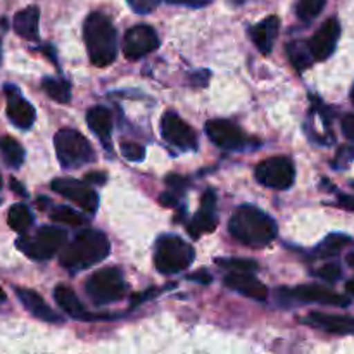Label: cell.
Here are the masks:
<instances>
[{
    "instance_id": "2e32d148",
    "label": "cell",
    "mask_w": 354,
    "mask_h": 354,
    "mask_svg": "<svg viewBox=\"0 0 354 354\" xmlns=\"http://www.w3.org/2000/svg\"><path fill=\"white\" fill-rule=\"evenodd\" d=\"M225 286L228 289L235 290V292L242 294L245 297H251L256 301H266L268 299V289L263 282L251 275V273L242 272H232L230 275L225 277Z\"/></svg>"
},
{
    "instance_id": "ac0fdd59",
    "label": "cell",
    "mask_w": 354,
    "mask_h": 354,
    "mask_svg": "<svg viewBox=\"0 0 354 354\" xmlns=\"http://www.w3.org/2000/svg\"><path fill=\"white\" fill-rule=\"evenodd\" d=\"M16 296L17 299L21 301V304H23L35 318H38V320L48 322V324H62V322H64L61 315L55 313V311L45 303L44 297H41L40 294L35 292V290L16 289Z\"/></svg>"
},
{
    "instance_id": "cb8c5ba5",
    "label": "cell",
    "mask_w": 354,
    "mask_h": 354,
    "mask_svg": "<svg viewBox=\"0 0 354 354\" xmlns=\"http://www.w3.org/2000/svg\"><path fill=\"white\" fill-rule=\"evenodd\" d=\"M287 55H289L290 62L294 64V68L297 71H304V69L310 68L313 64V54H311L310 47H308V41L303 40H294L287 45Z\"/></svg>"
},
{
    "instance_id": "ba28073f",
    "label": "cell",
    "mask_w": 354,
    "mask_h": 354,
    "mask_svg": "<svg viewBox=\"0 0 354 354\" xmlns=\"http://www.w3.org/2000/svg\"><path fill=\"white\" fill-rule=\"evenodd\" d=\"M256 180L268 189L286 190L292 187L296 180V168L289 158L277 156L266 159L256 168Z\"/></svg>"
},
{
    "instance_id": "f6af8a7d",
    "label": "cell",
    "mask_w": 354,
    "mask_h": 354,
    "mask_svg": "<svg viewBox=\"0 0 354 354\" xmlns=\"http://www.w3.org/2000/svg\"><path fill=\"white\" fill-rule=\"evenodd\" d=\"M346 289H348V292L351 294V296H354V280H351V282H348Z\"/></svg>"
},
{
    "instance_id": "ee69618b",
    "label": "cell",
    "mask_w": 354,
    "mask_h": 354,
    "mask_svg": "<svg viewBox=\"0 0 354 354\" xmlns=\"http://www.w3.org/2000/svg\"><path fill=\"white\" fill-rule=\"evenodd\" d=\"M10 187H12V190L16 194H19V196L26 197V190H23V185H21V183H17L16 180H10Z\"/></svg>"
},
{
    "instance_id": "30bf717a",
    "label": "cell",
    "mask_w": 354,
    "mask_h": 354,
    "mask_svg": "<svg viewBox=\"0 0 354 354\" xmlns=\"http://www.w3.org/2000/svg\"><path fill=\"white\" fill-rule=\"evenodd\" d=\"M161 133L168 144L183 151L197 149V133L192 127L185 123L178 114L166 113L161 120Z\"/></svg>"
},
{
    "instance_id": "7402d4cb",
    "label": "cell",
    "mask_w": 354,
    "mask_h": 354,
    "mask_svg": "<svg viewBox=\"0 0 354 354\" xmlns=\"http://www.w3.org/2000/svg\"><path fill=\"white\" fill-rule=\"evenodd\" d=\"M54 299L68 317L75 318V320H92V315L85 310L82 301L78 299V296H76L69 287L66 286L55 287Z\"/></svg>"
},
{
    "instance_id": "83f0119b",
    "label": "cell",
    "mask_w": 354,
    "mask_h": 354,
    "mask_svg": "<svg viewBox=\"0 0 354 354\" xmlns=\"http://www.w3.org/2000/svg\"><path fill=\"white\" fill-rule=\"evenodd\" d=\"M41 88L47 92V95L50 97L52 100L59 104H68L71 100V92H69V85L68 82L59 78H44L41 82Z\"/></svg>"
},
{
    "instance_id": "7bdbcfd3",
    "label": "cell",
    "mask_w": 354,
    "mask_h": 354,
    "mask_svg": "<svg viewBox=\"0 0 354 354\" xmlns=\"http://www.w3.org/2000/svg\"><path fill=\"white\" fill-rule=\"evenodd\" d=\"M159 203L165 207H175L178 206V197H176L175 194H162V196L159 197Z\"/></svg>"
},
{
    "instance_id": "60d3db41",
    "label": "cell",
    "mask_w": 354,
    "mask_h": 354,
    "mask_svg": "<svg viewBox=\"0 0 354 354\" xmlns=\"http://www.w3.org/2000/svg\"><path fill=\"white\" fill-rule=\"evenodd\" d=\"M337 204L346 211H353L354 213V196H348V194H341L337 199Z\"/></svg>"
},
{
    "instance_id": "603a6c76",
    "label": "cell",
    "mask_w": 354,
    "mask_h": 354,
    "mask_svg": "<svg viewBox=\"0 0 354 354\" xmlns=\"http://www.w3.org/2000/svg\"><path fill=\"white\" fill-rule=\"evenodd\" d=\"M86 123L90 130L99 137L106 147L111 145V131H113V116L104 106H95L86 113Z\"/></svg>"
},
{
    "instance_id": "7c38bea8",
    "label": "cell",
    "mask_w": 354,
    "mask_h": 354,
    "mask_svg": "<svg viewBox=\"0 0 354 354\" xmlns=\"http://www.w3.org/2000/svg\"><path fill=\"white\" fill-rule=\"evenodd\" d=\"M339 37H341V23L337 17H328L308 41L315 61H325L330 57L337 47Z\"/></svg>"
},
{
    "instance_id": "277c9868",
    "label": "cell",
    "mask_w": 354,
    "mask_h": 354,
    "mask_svg": "<svg viewBox=\"0 0 354 354\" xmlns=\"http://www.w3.org/2000/svg\"><path fill=\"white\" fill-rule=\"evenodd\" d=\"M194 248L176 235H165L156 244L154 263L158 272L171 275L189 268L194 261Z\"/></svg>"
},
{
    "instance_id": "6da1fadb",
    "label": "cell",
    "mask_w": 354,
    "mask_h": 354,
    "mask_svg": "<svg viewBox=\"0 0 354 354\" xmlns=\"http://www.w3.org/2000/svg\"><path fill=\"white\" fill-rule=\"evenodd\" d=\"M232 237L249 248H266L277 237V221L254 206L239 207L228 223Z\"/></svg>"
},
{
    "instance_id": "1f68e13d",
    "label": "cell",
    "mask_w": 354,
    "mask_h": 354,
    "mask_svg": "<svg viewBox=\"0 0 354 354\" xmlns=\"http://www.w3.org/2000/svg\"><path fill=\"white\" fill-rule=\"evenodd\" d=\"M121 154L128 161L140 162L145 158V147L140 144H135V142H123L121 144Z\"/></svg>"
},
{
    "instance_id": "484cf974",
    "label": "cell",
    "mask_w": 354,
    "mask_h": 354,
    "mask_svg": "<svg viewBox=\"0 0 354 354\" xmlns=\"http://www.w3.org/2000/svg\"><path fill=\"white\" fill-rule=\"evenodd\" d=\"M354 241L344 234H330L327 239H324L320 245L317 248V256L320 258H332L337 256L348 245H353Z\"/></svg>"
},
{
    "instance_id": "d590c367",
    "label": "cell",
    "mask_w": 354,
    "mask_h": 354,
    "mask_svg": "<svg viewBox=\"0 0 354 354\" xmlns=\"http://www.w3.org/2000/svg\"><path fill=\"white\" fill-rule=\"evenodd\" d=\"M354 159V147H349V145H342L341 149H339L337 152V158H335V165L337 166L339 162H344V165H348V162H351Z\"/></svg>"
},
{
    "instance_id": "8992f818",
    "label": "cell",
    "mask_w": 354,
    "mask_h": 354,
    "mask_svg": "<svg viewBox=\"0 0 354 354\" xmlns=\"http://www.w3.org/2000/svg\"><path fill=\"white\" fill-rule=\"evenodd\" d=\"M85 290L93 303L104 306V304L118 303L123 299L127 292V283H124L121 270L111 266V268H102L93 273L86 280Z\"/></svg>"
},
{
    "instance_id": "b9f144b4",
    "label": "cell",
    "mask_w": 354,
    "mask_h": 354,
    "mask_svg": "<svg viewBox=\"0 0 354 354\" xmlns=\"http://www.w3.org/2000/svg\"><path fill=\"white\" fill-rule=\"evenodd\" d=\"M189 280H194V282H199L203 283V286H206V283L211 282V275L206 270H199V272L194 273V275H189Z\"/></svg>"
},
{
    "instance_id": "8fae6325",
    "label": "cell",
    "mask_w": 354,
    "mask_h": 354,
    "mask_svg": "<svg viewBox=\"0 0 354 354\" xmlns=\"http://www.w3.org/2000/svg\"><path fill=\"white\" fill-rule=\"evenodd\" d=\"M159 47V37L154 28L138 24L127 31L123 38V54L128 59H142Z\"/></svg>"
},
{
    "instance_id": "d6986e66",
    "label": "cell",
    "mask_w": 354,
    "mask_h": 354,
    "mask_svg": "<svg viewBox=\"0 0 354 354\" xmlns=\"http://www.w3.org/2000/svg\"><path fill=\"white\" fill-rule=\"evenodd\" d=\"M7 116H9L10 123L14 127L21 128V130H28L31 124L35 123V109L28 100L19 97L14 90L12 93L9 92V100H7Z\"/></svg>"
},
{
    "instance_id": "e0dca14e",
    "label": "cell",
    "mask_w": 354,
    "mask_h": 354,
    "mask_svg": "<svg viewBox=\"0 0 354 354\" xmlns=\"http://www.w3.org/2000/svg\"><path fill=\"white\" fill-rule=\"evenodd\" d=\"M303 322L335 335H354V318L346 317V315H330L313 311V313H310V317Z\"/></svg>"
},
{
    "instance_id": "681fc988",
    "label": "cell",
    "mask_w": 354,
    "mask_h": 354,
    "mask_svg": "<svg viewBox=\"0 0 354 354\" xmlns=\"http://www.w3.org/2000/svg\"><path fill=\"white\" fill-rule=\"evenodd\" d=\"M0 187H2V176H0Z\"/></svg>"
},
{
    "instance_id": "52a82bcc",
    "label": "cell",
    "mask_w": 354,
    "mask_h": 354,
    "mask_svg": "<svg viewBox=\"0 0 354 354\" xmlns=\"http://www.w3.org/2000/svg\"><path fill=\"white\" fill-rule=\"evenodd\" d=\"M68 234L57 227H41L33 237H23L16 242L17 249L23 251L28 258L37 261H47L55 252L66 245Z\"/></svg>"
},
{
    "instance_id": "5bb4252c",
    "label": "cell",
    "mask_w": 354,
    "mask_h": 354,
    "mask_svg": "<svg viewBox=\"0 0 354 354\" xmlns=\"http://www.w3.org/2000/svg\"><path fill=\"white\" fill-rule=\"evenodd\" d=\"M206 133L213 144L223 149H241L245 145V135L241 128L228 120H211L206 124Z\"/></svg>"
},
{
    "instance_id": "9a60e30c",
    "label": "cell",
    "mask_w": 354,
    "mask_h": 354,
    "mask_svg": "<svg viewBox=\"0 0 354 354\" xmlns=\"http://www.w3.org/2000/svg\"><path fill=\"white\" fill-rule=\"evenodd\" d=\"M214 207H216V196H214L213 190H207L203 196L201 209L197 211L196 216H194V220L189 225V234L194 239L199 237L201 234H211V232H214V228L218 225Z\"/></svg>"
},
{
    "instance_id": "ab89813d",
    "label": "cell",
    "mask_w": 354,
    "mask_h": 354,
    "mask_svg": "<svg viewBox=\"0 0 354 354\" xmlns=\"http://www.w3.org/2000/svg\"><path fill=\"white\" fill-rule=\"evenodd\" d=\"M106 178H107L106 173H100V171H90L86 173L85 176L86 182L93 183V185H102V183H106Z\"/></svg>"
},
{
    "instance_id": "ffe728a7",
    "label": "cell",
    "mask_w": 354,
    "mask_h": 354,
    "mask_svg": "<svg viewBox=\"0 0 354 354\" xmlns=\"http://www.w3.org/2000/svg\"><path fill=\"white\" fill-rule=\"evenodd\" d=\"M279 30H280L279 17L268 16L266 19H263L261 23L252 26L251 30H249V33H251V38L252 41H254L256 47H258L263 54H268V52L273 48V44H275Z\"/></svg>"
},
{
    "instance_id": "f1b7e54d",
    "label": "cell",
    "mask_w": 354,
    "mask_h": 354,
    "mask_svg": "<svg viewBox=\"0 0 354 354\" xmlns=\"http://www.w3.org/2000/svg\"><path fill=\"white\" fill-rule=\"evenodd\" d=\"M50 218L57 223L66 225V227H82L85 225V218L80 213H76L75 209L68 206H57L50 211Z\"/></svg>"
},
{
    "instance_id": "f907efd6",
    "label": "cell",
    "mask_w": 354,
    "mask_h": 354,
    "mask_svg": "<svg viewBox=\"0 0 354 354\" xmlns=\"http://www.w3.org/2000/svg\"><path fill=\"white\" fill-rule=\"evenodd\" d=\"M235 2H237V3H241V2H242V0H235Z\"/></svg>"
},
{
    "instance_id": "44dd1931",
    "label": "cell",
    "mask_w": 354,
    "mask_h": 354,
    "mask_svg": "<svg viewBox=\"0 0 354 354\" xmlns=\"http://www.w3.org/2000/svg\"><path fill=\"white\" fill-rule=\"evenodd\" d=\"M38 23H40V9L37 6H30L14 16L12 26L19 37L26 38V40H37L38 33H40Z\"/></svg>"
},
{
    "instance_id": "4316f807",
    "label": "cell",
    "mask_w": 354,
    "mask_h": 354,
    "mask_svg": "<svg viewBox=\"0 0 354 354\" xmlns=\"http://www.w3.org/2000/svg\"><path fill=\"white\" fill-rule=\"evenodd\" d=\"M7 223L12 230L19 232V234H26L31 225H33V214L24 204H14L9 209V214H7Z\"/></svg>"
},
{
    "instance_id": "e575fe53",
    "label": "cell",
    "mask_w": 354,
    "mask_h": 354,
    "mask_svg": "<svg viewBox=\"0 0 354 354\" xmlns=\"http://www.w3.org/2000/svg\"><path fill=\"white\" fill-rule=\"evenodd\" d=\"M342 133L349 138V140L354 142V114H346L341 120Z\"/></svg>"
},
{
    "instance_id": "4fadbf2b",
    "label": "cell",
    "mask_w": 354,
    "mask_h": 354,
    "mask_svg": "<svg viewBox=\"0 0 354 354\" xmlns=\"http://www.w3.org/2000/svg\"><path fill=\"white\" fill-rule=\"evenodd\" d=\"M282 294L290 299L301 301V303H318L327 306L346 308L351 304V299H346L341 294L322 286H299L292 290H282Z\"/></svg>"
},
{
    "instance_id": "d6a6232c",
    "label": "cell",
    "mask_w": 354,
    "mask_h": 354,
    "mask_svg": "<svg viewBox=\"0 0 354 354\" xmlns=\"http://www.w3.org/2000/svg\"><path fill=\"white\" fill-rule=\"evenodd\" d=\"M315 275L320 277V279L325 280V282L334 283L341 279L342 272H341V266L335 265V263H330V265H325V266H322L320 270H317V272H315Z\"/></svg>"
},
{
    "instance_id": "5b68a950",
    "label": "cell",
    "mask_w": 354,
    "mask_h": 354,
    "mask_svg": "<svg viewBox=\"0 0 354 354\" xmlns=\"http://www.w3.org/2000/svg\"><path fill=\"white\" fill-rule=\"evenodd\" d=\"M54 144L57 159L62 168H80V166L88 165V162L95 159V152H93L90 142L80 131L73 130V128L59 130L55 133Z\"/></svg>"
},
{
    "instance_id": "bcb514c9",
    "label": "cell",
    "mask_w": 354,
    "mask_h": 354,
    "mask_svg": "<svg viewBox=\"0 0 354 354\" xmlns=\"http://www.w3.org/2000/svg\"><path fill=\"white\" fill-rule=\"evenodd\" d=\"M348 263H349V266H353V268H354V252H353V254L348 256Z\"/></svg>"
},
{
    "instance_id": "f546056e",
    "label": "cell",
    "mask_w": 354,
    "mask_h": 354,
    "mask_svg": "<svg viewBox=\"0 0 354 354\" xmlns=\"http://www.w3.org/2000/svg\"><path fill=\"white\" fill-rule=\"evenodd\" d=\"M325 2L327 0H299L297 2V16L304 23H310V21H313L322 12V9L325 7Z\"/></svg>"
},
{
    "instance_id": "836d02e7",
    "label": "cell",
    "mask_w": 354,
    "mask_h": 354,
    "mask_svg": "<svg viewBox=\"0 0 354 354\" xmlns=\"http://www.w3.org/2000/svg\"><path fill=\"white\" fill-rule=\"evenodd\" d=\"M127 2L137 14H149L159 6V0H127Z\"/></svg>"
},
{
    "instance_id": "7a4b0ae2",
    "label": "cell",
    "mask_w": 354,
    "mask_h": 354,
    "mask_svg": "<svg viewBox=\"0 0 354 354\" xmlns=\"http://www.w3.org/2000/svg\"><path fill=\"white\" fill-rule=\"evenodd\" d=\"M111 252L109 239L99 230H83L73 239L71 244L64 245L61 252V265L75 273L90 268L104 261Z\"/></svg>"
},
{
    "instance_id": "7dc6e473",
    "label": "cell",
    "mask_w": 354,
    "mask_h": 354,
    "mask_svg": "<svg viewBox=\"0 0 354 354\" xmlns=\"http://www.w3.org/2000/svg\"><path fill=\"white\" fill-rule=\"evenodd\" d=\"M7 299V296H6V292H3L2 290V287H0V303H3V301Z\"/></svg>"
},
{
    "instance_id": "d4e9b609",
    "label": "cell",
    "mask_w": 354,
    "mask_h": 354,
    "mask_svg": "<svg viewBox=\"0 0 354 354\" xmlns=\"http://www.w3.org/2000/svg\"><path fill=\"white\" fill-rule=\"evenodd\" d=\"M0 154H2L6 165L10 168H19L24 161V149L12 137L0 138Z\"/></svg>"
},
{
    "instance_id": "4dcf8cb0",
    "label": "cell",
    "mask_w": 354,
    "mask_h": 354,
    "mask_svg": "<svg viewBox=\"0 0 354 354\" xmlns=\"http://www.w3.org/2000/svg\"><path fill=\"white\" fill-rule=\"evenodd\" d=\"M216 265L221 268L232 270V272H242V273H252L258 270V263L251 261V259H241V258H221L216 259Z\"/></svg>"
},
{
    "instance_id": "8d00e7d4",
    "label": "cell",
    "mask_w": 354,
    "mask_h": 354,
    "mask_svg": "<svg viewBox=\"0 0 354 354\" xmlns=\"http://www.w3.org/2000/svg\"><path fill=\"white\" fill-rule=\"evenodd\" d=\"M166 183H168L169 189L178 190V192H183V190H185V187H187V180L183 178V176L175 175V173H173V175H169L168 178H166Z\"/></svg>"
},
{
    "instance_id": "9c48e42d",
    "label": "cell",
    "mask_w": 354,
    "mask_h": 354,
    "mask_svg": "<svg viewBox=\"0 0 354 354\" xmlns=\"http://www.w3.org/2000/svg\"><path fill=\"white\" fill-rule=\"evenodd\" d=\"M50 187L54 192H57L59 196L66 197L71 203H75L85 213L93 214L97 211V207H99V196H97L95 190L90 185H86V183L80 182V180L57 178L52 182Z\"/></svg>"
},
{
    "instance_id": "3957f363",
    "label": "cell",
    "mask_w": 354,
    "mask_h": 354,
    "mask_svg": "<svg viewBox=\"0 0 354 354\" xmlns=\"http://www.w3.org/2000/svg\"><path fill=\"white\" fill-rule=\"evenodd\" d=\"M90 62L97 68L113 64L118 55V33L111 19L102 12H92L83 26Z\"/></svg>"
},
{
    "instance_id": "74e56055",
    "label": "cell",
    "mask_w": 354,
    "mask_h": 354,
    "mask_svg": "<svg viewBox=\"0 0 354 354\" xmlns=\"http://www.w3.org/2000/svg\"><path fill=\"white\" fill-rule=\"evenodd\" d=\"M209 82V71H197L194 75H190V83L194 86H206Z\"/></svg>"
},
{
    "instance_id": "c3c4849f",
    "label": "cell",
    "mask_w": 354,
    "mask_h": 354,
    "mask_svg": "<svg viewBox=\"0 0 354 354\" xmlns=\"http://www.w3.org/2000/svg\"><path fill=\"white\" fill-rule=\"evenodd\" d=\"M351 102L354 104V85H353V90H351Z\"/></svg>"
},
{
    "instance_id": "f35d334b",
    "label": "cell",
    "mask_w": 354,
    "mask_h": 354,
    "mask_svg": "<svg viewBox=\"0 0 354 354\" xmlns=\"http://www.w3.org/2000/svg\"><path fill=\"white\" fill-rule=\"evenodd\" d=\"M166 2H169V3H176V6L196 7V9H199V7L209 6V3L213 2V0H166Z\"/></svg>"
}]
</instances>
